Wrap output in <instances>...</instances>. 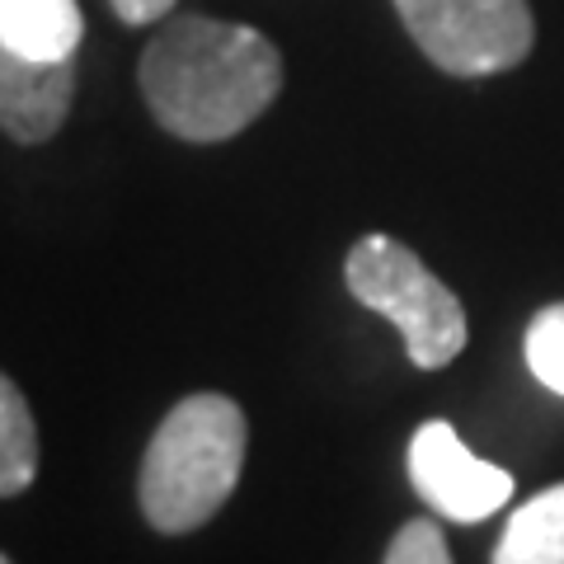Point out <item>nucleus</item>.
<instances>
[{"instance_id":"1","label":"nucleus","mask_w":564,"mask_h":564,"mask_svg":"<svg viewBox=\"0 0 564 564\" xmlns=\"http://www.w3.org/2000/svg\"><path fill=\"white\" fill-rule=\"evenodd\" d=\"M278 90L282 57L250 24L180 14L141 57V95L155 122L184 141H226L245 132Z\"/></svg>"},{"instance_id":"2","label":"nucleus","mask_w":564,"mask_h":564,"mask_svg":"<svg viewBox=\"0 0 564 564\" xmlns=\"http://www.w3.org/2000/svg\"><path fill=\"white\" fill-rule=\"evenodd\" d=\"M245 466V414L231 395H188L165 414L141 466V508L155 532H193L221 513Z\"/></svg>"},{"instance_id":"3","label":"nucleus","mask_w":564,"mask_h":564,"mask_svg":"<svg viewBox=\"0 0 564 564\" xmlns=\"http://www.w3.org/2000/svg\"><path fill=\"white\" fill-rule=\"evenodd\" d=\"M344 278L348 292L367 311L386 315L400 329L414 367H423V372L447 367L466 348V311L456 302V292L437 273L423 269V259L395 236H362L352 245Z\"/></svg>"},{"instance_id":"4","label":"nucleus","mask_w":564,"mask_h":564,"mask_svg":"<svg viewBox=\"0 0 564 564\" xmlns=\"http://www.w3.org/2000/svg\"><path fill=\"white\" fill-rule=\"evenodd\" d=\"M410 39L447 76H499L527 62L536 39L527 0H395Z\"/></svg>"},{"instance_id":"5","label":"nucleus","mask_w":564,"mask_h":564,"mask_svg":"<svg viewBox=\"0 0 564 564\" xmlns=\"http://www.w3.org/2000/svg\"><path fill=\"white\" fill-rule=\"evenodd\" d=\"M410 485L447 522H485L513 499V475L480 462L447 419L419 423L410 443Z\"/></svg>"},{"instance_id":"6","label":"nucleus","mask_w":564,"mask_h":564,"mask_svg":"<svg viewBox=\"0 0 564 564\" xmlns=\"http://www.w3.org/2000/svg\"><path fill=\"white\" fill-rule=\"evenodd\" d=\"M76 62H33L0 43V128L14 141H47L70 113Z\"/></svg>"},{"instance_id":"7","label":"nucleus","mask_w":564,"mask_h":564,"mask_svg":"<svg viewBox=\"0 0 564 564\" xmlns=\"http://www.w3.org/2000/svg\"><path fill=\"white\" fill-rule=\"evenodd\" d=\"M76 0H0V43L33 62H76L80 47Z\"/></svg>"},{"instance_id":"8","label":"nucleus","mask_w":564,"mask_h":564,"mask_svg":"<svg viewBox=\"0 0 564 564\" xmlns=\"http://www.w3.org/2000/svg\"><path fill=\"white\" fill-rule=\"evenodd\" d=\"M494 564H564V485L513 508Z\"/></svg>"},{"instance_id":"9","label":"nucleus","mask_w":564,"mask_h":564,"mask_svg":"<svg viewBox=\"0 0 564 564\" xmlns=\"http://www.w3.org/2000/svg\"><path fill=\"white\" fill-rule=\"evenodd\" d=\"M39 475V429L33 410L6 372H0V499L20 494Z\"/></svg>"},{"instance_id":"10","label":"nucleus","mask_w":564,"mask_h":564,"mask_svg":"<svg viewBox=\"0 0 564 564\" xmlns=\"http://www.w3.org/2000/svg\"><path fill=\"white\" fill-rule=\"evenodd\" d=\"M527 367L541 386L564 395V302L536 311V321L527 325Z\"/></svg>"},{"instance_id":"11","label":"nucleus","mask_w":564,"mask_h":564,"mask_svg":"<svg viewBox=\"0 0 564 564\" xmlns=\"http://www.w3.org/2000/svg\"><path fill=\"white\" fill-rule=\"evenodd\" d=\"M386 564H452V551H447L443 532H437V522L414 518L395 532L391 551H386Z\"/></svg>"},{"instance_id":"12","label":"nucleus","mask_w":564,"mask_h":564,"mask_svg":"<svg viewBox=\"0 0 564 564\" xmlns=\"http://www.w3.org/2000/svg\"><path fill=\"white\" fill-rule=\"evenodd\" d=\"M113 10L122 24H155L174 10V0H113Z\"/></svg>"},{"instance_id":"13","label":"nucleus","mask_w":564,"mask_h":564,"mask_svg":"<svg viewBox=\"0 0 564 564\" xmlns=\"http://www.w3.org/2000/svg\"><path fill=\"white\" fill-rule=\"evenodd\" d=\"M0 564H10V560H6V555H0Z\"/></svg>"}]
</instances>
